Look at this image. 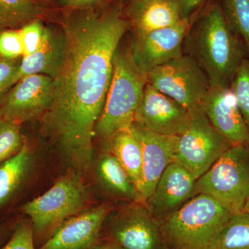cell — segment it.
<instances>
[{"mask_svg": "<svg viewBox=\"0 0 249 249\" xmlns=\"http://www.w3.org/2000/svg\"><path fill=\"white\" fill-rule=\"evenodd\" d=\"M230 89L235 96L237 106L249 128V56L246 57L231 81Z\"/></svg>", "mask_w": 249, "mask_h": 249, "instance_id": "26", "label": "cell"}, {"mask_svg": "<svg viewBox=\"0 0 249 249\" xmlns=\"http://www.w3.org/2000/svg\"><path fill=\"white\" fill-rule=\"evenodd\" d=\"M65 51V36L51 28L46 27L40 48L34 53L22 57L9 83L12 88L19 80L31 75L42 74L53 78L56 75Z\"/></svg>", "mask_w": 249, "mask_h": 249, "instance_id": "17", "label": "cell"}, {"mask_svg": "<svg viewBox=\"0 0 249 249\" xmlns=\"http://www.w3.org/2000/svg\"><path fill=\"white\" fill-rule=\"evenodd\" d=\"M24 142L21 124L4 119L0 121V165L16 155Z\"/></svg>", "mask_w": 249, "mask_h": 249, "instance_id": "25", "label": "cell"}, {"mask_svg": "<svg viewBox=\"0 0 249 249\" xmlns=\"http://www.w3.org/2000/svg\"><path fill=\"white\" fill-rule=\"evenodd\" d=\"M189 27V19H183L172 27L134 36L130 47L139 68L147 75L156 67L183 55Z\"/></svg>", "mask_w": 249, "mask_h": 249, "instance_id": "10", "label": "cell"}, {"mask_svg": "<svg viewBox=\"0 0 249 249\" xmlns=\"http://www.w3.org/2000/svg\"><path fill=\"white\" fill-rule=\"evenodd\" d=\"M226 20L247 47L249 56V0H219Z\"/></svg>", "mask_w": 249, "mask_h": 249, "instance_id": "24", "label": "cell"}, {"mask_svg": "<svg viewBox=\"0 0 249 249\" xmlns=\"http://www.w3.org/2000/svg\"><path fill=\"white\" fill-rule=\"evenodd\" d=\"M105 0H58L59 7L66 11H80L96 8Z\"/></svg>", "mask_w": 249, "mask_h": 249, "instance_id": "31", "label": "cell"}, {"mask_svg": "<svg viewBox=\"0 0 249 249\" xmlns=\"http://www.w3.org/2000/svg\"><path fill=\"white\" fill-rule=\"evenodd\" d=\"M53 102V78L42 74L26 76L0 101L3 119L22 124L42 118Z\"/></svg>", "mask_w": 249, "mask_h": 249, "instance_id": "9", "label": "cell"}, {"mask_svg": "<svg viewBox=\"0 0 249 249\" xmlns=\"http://www.w3.org/2000/svg\"><path fill=\"white\" fill-rule=\"evenodd\" d=\"M88 198L81 178L70 173L42 196L26 203L22 211L30 218L34 234L49 237L64 221L83 210Z\"/></svg>", "mask_w": 249, "mask_h": 249, "instance_id": "6", "label": "cell"}, {"mask_svg": "<svg viewBox=\"0 0 249 249\" xmlns=\"http://www.w3.org/2000/svg\"><path fill=\"white\" fill-rule=\"evenodd\" d=\"M202 108L213 126L232 146L245 145L249 128L230 88L211 87Z\"/></svg>", "mask_w": 249, "mask_h": 249, "instance_id": "15", "label": "cell"}, {"mask_svg": "<svg viewBox=\"0 0 249 249\" xmlns=\"http://www.w3.org/2000/svg\"><path fill=\"white\" fill-rule=\"evenodd\" d=\"M2 119H3L2 112H1V109H0V121L2 120Z\"/></svg>", "mask_w": 249, "mask_h": 249, "instance_id": "38", "label": "cell"}, {"mask_svg": "<svg viewBox=\"0 0 249 249\" xmlns=\"http://www.w3.org/2000/svg\"><path fill=\"white\" fill-rule=\"evenodd\" d=\"M147 83V75L134 61L130 45L119 44L114 54L110 88L95 134L107 142L119 131L129 128Z\"/></svg>", "mask_w": 249, "mask_h": 249, "instance_id": "3", "label": "cell"}, {"mask_svg": "<svg viewBox=\"0 0 249 249\" xmlns=\"http://www.w3.org/2000/svg\"><path fill=\"white\" fill-rule=\"evenodd\" d=\"M183 50L197 62L211 87L224 88H230L239 65L249 55L245 42L228 24L217 3L190 25Z\"/></svg>", "mask_w": 249, "mask_h": 249, "instance_id": "2", "label": "cell"}, {"mask_svg": "<svg viewBox=\"0 0 249 249\" xmlns=\"http://www.w3.org/2000/svg\"><path fill=\"white\" fill-rule=\"evenodd\" d=\"M94 249H121L114 242H108V243L104 244L101 246H97Z\"/></svg>", "mask_w": 249, "mask_h": 249, "instance_id": "33", "label": "cell"}, {"mask_svg": "<svg viewBox=\"0 0 249 249\" xmlns=\"http://www.w3.org/2000/svg\"><path fill=\"white\" fill-rule=\"evenodd\" d=\"M244 211H247V212H249V200L247 201V204L245 205V209Z\"/></svg>", "mask_w": 249, "mask_h": 249, "instance_id": "36", "label": "cell"}, {"mask_svg": "<svg viewBox=\"0 0 249 249\" xmlns=\"http://www.w3.org/2000/svg\"><path fill=\"white\" fill-rule=\"evenodd\" d=\"M190 111L147 83L134 124L163 135H178L186 127Z\"/></svg>", "mask_w": 249, "mask_h": 249, "instance_id": "11", "label": "cell"}, {"mask_svg": "<svg viewBox=\"0 0 249 249\" xmlns=\"http://www.w3.org/2000/svg\"><path fill=\"white\" fill-rule=\"evenodd\" d=\"M113 242L121 249H161V231L150 210L134 206L124 210L111 228Z\"/></svg>", "mask_w": 249, "mask_h": 249, "instance_id": "14", "label": "cell"}, {"mask_svg": "<svg viewBox=\"0 0 249 249\" xmlns=\"http://www.w3.org/2000/svg\"><path fill=\"white\" fill-rule=\"evenodd\" d=\"M196 181L182 165L176 161L170 163L147 200L154 217H167L179 209L196 193Z\"/></svg>", "mask_w": 249, "mask_h": 249, "instance_id": "16", "label": "cell"}, {"mask_svg": "<svg viewBox=\"0 0 249 249\" xmlns=\"http://www.w3.org/2000/svg\"><path fill=\"white\" fill-rule=\"evenodd\" d=\"M8 235V228L4 225H0V244L4 241Z\"/></svg>", "mask_w": 249, "mask_h": 249, "instance_id": "34", "label": "cell"}, {"mask_svg": "<svg viewBox=\"0 0 249 249\" xmlns=\"http://www.w3.org/2000/svg\"><path fill=\"white\" fill-rule=\"evenodd\" d=\"M175 1L178 5L183 19H189L190 16L199 7L204 0H175Z\"/></svg>", "mask_w": 249, "mask_h": 249, "instance_id": "32", "label": "cell"}, {"mask_svg": "<svg viewBox=\"0 0 249 249\" xmlns=\"http://www.w3.org/2000/svg\"><path fill=\"white\" fill-rule=\"evenodd\" d=\"M46 27L40 19H36L27 23L19 29V35L23 46V56L34 53L42 45Z\"/></svg>", "mask_w": 249, "mask_h": 249, "instance_id": "27", "label": "cell"}, {"mask_svg": "<svg viewBox=\"0 0 249 249\" xmlns=\"http://www.w3.org/2000/svg\"><path fill=\"white\" fill-rule=\"evenodd\" d=\"M107 142L111 153L124 166L139 191L142 184V154L139 139L128 128L118 132Z\"/></svg>", "mask_w": 249, "mask_h": 249, "instance_id": "20", "label": "cell"}, {"mask_svg": "<svg viewBox=\"0 0 249 249\" xmlns=\"http://www.w3.org/2000/svg\"><path fill=\"white\" fill-rule=\"evenodd\" d=\"M108 213L105 205L78 213L64 221L39 249H94Z\"/></svg>", "mask_w": 249, "mask_h": 249, "instance_id": "12", "label": "cell"}, {"mask_svg": "<svg viewBox=\"0 0 249 249\" xmlns=\"http://www.w3.org/2000/svg\"><path fill=\"white\" fill-rule=\"evenodd\" d=\"M129 18L134 36L172 27L183 19L175 0H133Z\"/></svg>", "mask_w": 249, "mask_h": 249, "instance_id": "18", "label": "cell"}, {"mask_svg": "<svg viewBox=\"0 0 249 249\" xmlns=\"http://www.w3.org/2000/svg\"><path fill=\"white\" fill-rule=\"evenodd\" d=\"M233 213L214 198L198 194L167 216L160 231L173 249H206Z\"/></svg>", "mask_w": 249, "mask_h": 249, "instance_id": "4", "label": "cell"}, {"mask_svg": "<svg viewBox=\"0 0 249 249\" xmlns=\"http://www.w3.org/2000/svg\"><path fill=\"white\" fill-rule=\"evenodd\" d=\"M17 60H8L0 56V101L9 90L10 81L20 64Z\"/></svg>", "mask_w": 249, "mask_h": 249, "instance_id": "30", "label": "cell"}, {"mask_svg": "<svg viewBox=\"0 0 249 249\" xmlns=\"http://www.w3.org/2000/svg\"><path fill=\"white\" fill-rule=\"evenodd\" d=\"M245 146L246 147H247V150H248V152L249 153V138L248 140H247V142H246Z\"/></svg>", "mask_w": 249, "mask_h": 249, "instance_id": "37", "label": "cell"}, {"mask_svg": "<svg viewBox=\"0 0 249 249\" xmlns=\"http://www.w3.org/2000/svg\"><path fill=\"white\" fill-rule=\"evenodd\" d=\"M36 2L40 5L44 4H48V3L52 2L54 0H34Z\"/></svg>", "mask_w": 249, "mask_h": 249, "instance_id": "35", "label": "cell"}, {"mask_svg": "<svg viewBox=\"0 0 249 249\" xmlns=\"http://www.w3.org/2000/svg\"><path fill=\"white\" fill-rule=\"evenodd\" d=\"M147 83L188 111L202 107L211 87L197 62L185 53L152 70Z\"/></svg>", "mask_w": 249, "mask_h": 249, "instance_id": "8", "label": "cell"}, {"mask_svg": "<svg viewBox=\"0 0 249 249\" xmlns=\"http://www.w3.org/2000/svg\"><path fill=\"white\" fill-rule=\"evenodd\" d=\"M61 25L65 51L42 129L72 164L88 169L95 127L112 79L114 54L130 24L117 6L67 11Z\"/></svg>", "mask_w": 249, "mask_h": 249, "instance_id": "1", "label": "cell"}, {"mask_svg": "<svg viewBox=\"0 0 249 249\" xmlns=\"http://www.w3.org/2000/svg\"><path fill=\"white\" fill-rule=\"evenodd\" d=\"M195 194L207 195L232 213L244 211L249 199V153L232 146L198 178Z\"/></svg>", "mask_w": 249, "mask_h": 249, "instance_id": "5", "label": "cell"}, {"mask_svg": "<svg viewBox=\"0 0 249 249\" xmlns=\"http://www.w3.org/2000/svg\"><path fill=\"white\" fill-rule=\"evenodd\" d=\"M206 249H249V212L232 214Z\"/></svg>", "mask_w": 249, "mask_h": 249, "instance_id": "22", "label": "cell"}, {"mask_svg": "<svg viewBox=\"0 0 249 249\" xmlns=\"http://www.w3.org/2000/svg\"><path fill=\"white\" fill-rule=\"evenodd\" d=\"M23 53L19 30L6 29L0 31V56L8 60H17L23 56Z\"/></svg>", "mask_w": 249, "mask_h": 249, "instance_id": "28", "label": "cell"}, {"mask_svg": "<svg viewBox=\"0 0 249 249\" xmlns=\"http://www.w3.org/2000/svg\"><path fill=\"white\" fill-rule=\"evenodd\" d=\"M129 128L142 145V178L139 192L143 201H147L165 168L174 161L178 137L156 133L135 124Z\"/></svg>", "mask_w": 249, "mask_h": 249, "instance_id": "13", "label": "cell"}, {"mask_svg": "<svg viewBox=\"0 0 249 249\" xmlns=\"http://www.w3.org/2000/svg\"><path fill=\"white\" fill-rule=\"evenodd\" d=\"M97 173L101 182L111 193L134 202L143 201L128 173L111 151L100 157Z\"/></svg>", "mask_w": 249, "mask_h": 249, "instance_id": "19", "label": "cell"}, {"mask_svg": "<svg viewBox=\"0 0 249 249\" xmlns=\"http://www.w3.org/2000/svg\"><path fill=\"white\" fill-rule=\"evenodd\" d=\"M189 111L188 124L178 135L174 161L198 179L232 145L213 126L202 107Z\"/></svg>", "mask_w": 249, "mask_h": 249, "instance_id": "7", "label": "cell"}, {"mask_svg": "<svg viewBox=\"0 0 249 249\" xmlns=\"http://www.w3.org/2000/svg\"><path fill=\"white\" fill-rule=\"evenodd\" d=\"M31 222L18 223L9 242L1 249H36Z\"/></svg>", "mask_w": 249, "mask_h": 249, "instance_id": "29", "label": "cell"}, {"mask_svg": "<svg viewBox=\"0 0 249 249\" xmlns=\"http://www.w3.org/2000/svg\"><path fill=\"white\" fill-rule=\"evenodd\" d=\"M42 13V6L34 0H0V31L22 28Z\"/></svg>", "mask_w": 249, "mask_h": 249, "instance_id": "23", "label": "cell"}, {"mask_svg": "<svg viewBox=\"0 0 249 249\" xmlns=\"http://www.w3.org/2000/svg\"><path fill=\"white\" fill-rule=\"evenodd\" d=\"M31 160L32 151L25 141L16 155L0 165V207L12 197L24 182Z\"/></svg>", "mask_w": 249, "mask_h": 249, "instance_id": "21", "label": "cell"}]
</instances>
